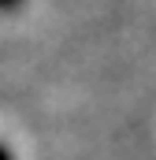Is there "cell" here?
Listing matches in <instances>:
<instances>
[{"label":"cell","mask_w":156,"mask_h":160,"mask_svg":"<svg viewBox=\"0 0 156 160\" xmlns=\"http://www.w3.org/2000/svg\"><path fill=\"white\" fill-rule=\"evenodd\" d=\"M15 8H22V0H0V11H15Z\"/></svg>","instance_id":"1"},{"label":"cell","mask_w":156,"mask_h":160,"mask_svg":"<svg viewBox=\"0 0 156 160\" xmlns=\"http://www.w3.org/2000/svg\"><path fill=\"white\" fill-rule=\"evenodd\" d=\"M0 160H15V153H11V149H7L4 142H0Z\"/></svg>","instance_id":"2"}]
</instances>
